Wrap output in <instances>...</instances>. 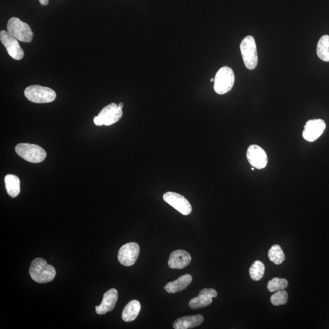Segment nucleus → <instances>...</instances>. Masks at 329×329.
I'll return each mask as SVG.
<instances>
[{"mask_svg": "<svg viewBox=\"0 0 329 329\" xmlns=\"http://www.w3.org/2000/svg\"><path fill=\"white\" fill-rule=\"evenodd\" d=\"M140 247L138 244L134 242L125 244L119 250L118 261L124 266L129 267L136 263L138 258Z\"/></svg>", "mask_w": 329, "mask_h": 329, "instance_id": "1a4fd4ad", "label": "nucleus"}, {"mask_svg": "<svg viewBox=\"0 0 329 329\" xmlns=\"http://www.w3.org/2000/svg\"><path fill=\"white\" fill-rule=\"evenodd\" d=\"M217 295L218 292L214 289H203L200 292L197 297L191 299L189 303V306L193 310L208 306L212 303V298Z\"/></svg>", "mask_w": 329, "mask_h": 329, "instance_id": "ddd939ff", "label": "nucleus"}, {"mask_svg": "<svg viewBox=\"0 0 329 329\" xmlns=\"http://www.w3.org/2000/svg\"><path fill=\"white\" fill-rule=\"evenodd\" d=\"M235 76L233 70L229 67H221L215 75L213 88L218 94H226L233 88Z\"/></svg>", "mask_w": 329, "mask_h": 329, "instance_id": "7ed1b4c3", "label": "nucleus"}, {"mask_svg": "<svg viewBox=\"0 0 329 329\" xmlns=\"http://www.w3.org/2000/svg\"><path fill=\"white\" fill-rule=\"evenodd\" d=\"M118 293L117 289L112 288L103 295L102 303L96 307V312L98 315H104L114 309L118 301Z\"/></svg>", "mask_w": 329, "mask_h": 329, "instance_id": "4468645a", "label": "nucleus"}, {"mask_svg": "<svg viewBox=\"0 0 329 329\" xmlns=\"http://www.w3.org/2000/svg\"><path fill=\"white\" fill-rule=\"evenodd\" d=\"M94 123L97 126H103L102 121V120H101V118L99 117L98 115L94 117Z\"/></svg>", "mask_w": 329, "mask_h": 329, "instance_id": "393cba45", "label": "nucleus"}, {"mask_svg": "<svg viewBox=\"0 0 329 329\" xmlns=\"http://www.w3.org/2000/svg\"><path fill=\"white\" fill-rule=\"evenodd\" d=\"M191 261V256L184 250H176L170 254L168 265L173 269H182Z\"/></svg>", "mask_w": 329, "mask_h": 329, "instance_id": "2eb2a0df", "label": "nucleus"}, {"mask_svg": "<svg viewBox=\"0 0 329 329\" xmlns=\"http://www.w3.org/2000/svg\"><path fill=\"white\" fill-rule=\"evenodd\" d=\"M326 129V124L321 119L308 121L304 126L303 138L308 142H312L318 139Z\"/></svg>", "mask_w": 329, "mask_h": 329, "instance_id": "9d476101", "label": "nucleus"}, {"mask_svg": "<svg viewBox=\"0 0 329 329\" xmlns=\"http://www.w3.org/2000/svg\"><path fill=\"white\" fill-rule=\"evenodd\" d=\"M203 321V316L201 315L182 317L174 322L173 328L175 329L193 328L202 324Z\"/></svg>", "mask_w": 329, "mask_h": 329, "instance_id": "f3484780", "label": "nucleus"}, {"mask_svg": "<svg viewBox=\"0 0 329 329\" xmlns=\"http://www.w3.org/2000/svg\"><path fill=\"white\" fill-rule=\"evenodd\" d=\"M166 202L172 206L174 209L184 215H190L192 212V207L187 199L182 195L174 192H167L163 195Z\"/></svg>", "mask_w": 329, "mask_h": 329, "instance_id": "6e6552de", "label": "nucleus"}, {"mask_svg": "<svg viewBox=\"0 0 329 329\" xmlns=\"http://www.w3.org/2000/svg\"><path fill=\"white\" fill-rule=\"evenodd\" d=\"M252 169V171H254V167H253L252 168V169Z\"/></svg>", "mask_w": 329, "mask_h": 329, "instance_id": "c85d7f7f", "label": "nucleus"}, {"mask_svg": "<svg viewBox=\"0 0 329 329\" xmlns=\"http://www.w3.org/2000/svg\"><path fill=\"white\" fill-rule=\"evenodd\" d=\"M210 82H214V78H211L210 79Z\"/></svg>", "mask_w": 329, "mask_h": 329, "instance_id": "cd10ccee", "label": "nucleus"}, {"mask_svg": "<svg viewBox=\"0 0 329 329\" xmlns=\"http://www.w3.org/2000/svg\"><path fill=\"white\" fill-rule=\"evenodd\" d=\"M140 309H141V305L139 301L137 300L130 301L124 307L122 313V319L127 322L134 321L138 316Z\"/></svg>", "mask_w": 329, "mask_h": 329, "instance_id": "a211bd4d", "label": "nucleus"}, {"mask_svg": "<svg viewBox=\"0 0 329 329\" xmlns=\"http://www.w3.org/2000/svg\"><path fill=\"white\" fill-rule=\"evenodd\" d=\"M288 285V282L287 280L274 277V278L270 280L268 282L267 289L270 292H273L280 290V289H284L287 288Z\"/></svg>", "mask_w": 329, "mask_h": 329, "instance_id": "5701e85b", "label": "nucleus"}, {"mask_svg": "<svg viewBox=\"0 0 329 329\" xmlns=\"http://www.w3.org/2000/svg\"><path fill=\"white\" fill-rule=\"evenodd\" d=\"M122 109L114 103L109 104L103 108L98 115L103 125L108 126L117 123L123 116Z\"/></svg>", "mask_w": 329, "mask_h": 329, "instance_id": "9b49d317", "label": "nucleus"}, {"mask_svg": "<svg viewBox=\"0 0 329 329\" xmlns=\"http://www.w3.org/2000/svg\"><path fill=\"white\" fill-rule=\"evenodd\" d=\"M192 280H193V277L190 274H185L173 282L167 283L164 286V289L168 293L175 294L187 288L191 283Z\"/></svg>", "mask_w": 329, "mask_h": 329, "instance_id": "dca6fc26", "label": "nucleus"}, {"mask_svg": "<svg viewBox=\"0 0 329 329\" xmlns=\"http://www.w3.org/2000/svg\"><path fill=\"white\" fill-rule=\"evenodd\" d=\"M118 106L119 108L123 109V106H124V104H123V103H119V105Z\"/></svg>", "mask_w": 329, "mask_h": 329, "instance_id": "bb28decb", "label": "nucleus"}, {"mask_svg": "<svg viewBox=\"0 0 329 329\" xmlns=\"http://www.w3.org/2000/svg\"><path fill=\"white\" fill-rule=\"evenodd\" d=\"M240 51L247 69L254 70L258 65V54L255 41L252 36H247L240 44Z\"/></svg>", "mask_w": 329, "mask_h": 329, "instance_id": "f03ea898", "label": "nucleus"}, {"mask_svg": "<svg viewBox=\"0 0 329 329\" xmlns=\"http://www.w3.org/2000/svg\"><path fill=\"white\" fill-rule=\"evenodd\" d=\"M271 303L274 306H279L280 305H285L287 303L288 293L284 289L277 291L275 293L271 295Z\"/></svg>", "mask_w": 329, "mask_h": 329, "instance_id": "b1692460", "label": "nucleus"}, {"mask_svg": "<svg viewBox=\"0 0 329 329\" xmlns=\"http://www.w3.org/2000/svg\"><path fill=\"white\" fill-rule=\"evenodd\" d=\"M317 54L324 62H329V36L324 35L320 38L317 45Z\"/></svg>", "mask_w": 329, "mask_h": 329, "instance_id": "aec40b11", "label": "nucleus"}, {"mask_svg": "<svg viewBox=\"0 0 329 329\" xmlns=\"http://www.w3.org/2000/svg\"><path fill=\"white\" fill-rule=\"evenodd\" d=\"M24 95L27 100L36 103H50L56 98V93L53 90L39 85L27 87L24 90Z\"/></svg>", "mask_w": 329, "mask_h": 329, "instance_id": "423d86ee", "label": "nucleus"}, {"mask_svg": "<svg viewBox=\"0 0 329 329\" xmlns=\"http://www.w3.org/2000/svg\"><path fill=\"white\" fill-rule=\"evenodd\" d=\"M15 151L24 160L32 163H41L47 157L44 149L30 143H20L15 147Z\"/></svg>", "mask_w": 329, "mask_h": 329, "instance_id": "20e7f679", "label": "nucleus"}, {"mask_svg": "<svg viewBox=\"0 0 329 329\" xmlns=\"http://www.w3.org/2000/svg\"><path fill=\"white\" fill-rule=\"evenodd\" d=\"M269 260L273 264L280 265L285 260V255L281 247L279 245H274L270 249L268 253Z\"/></svg>", "mask_w": 329, "mask_h": 329, "instance_id": "412c9836", "label": "nucleus"}, {"mask_svg": "<svg viewBox=\"0 0 329 329\" xmlns=\"http://www.w3.org/2000/svg\"><path fill=\"white\" fill-rule=\"evenodd\" d=\"M264 272L265 265L261 261H255L249 268L250 276L254 281H258L263 278Z\"/></svg>", "mask_w": 329, "mask_h": 329, "instance_id": "4be33fe9", "label": "nucleus"}, {"mask_svg": "<svg viewBox=\"0 0 329 329\" xmlns=\"http://www.w3.org/2000/svg\"><path fill=\"white\" fill-rule=\"evenodd\" d=\"M7 31L21 42H30L33 39V32L29 24L17 17H12L9 20Z\"/></svg>", "mask_w": 329, "mask_h": 329, "instance_id": "39448f33", "label": "nucleus"}, {"mask_svg": "<svg viewBox=\"0 0 329 329\" xmlns=\"http://www.w3.org/2000/svg\"><path fill=\"white\" fill-rule=\"evenodd\" d=\"M247 159L252 166L258 169H264L267 166L268 158L266 152L260 146L252 145L246 153Z\"/></svg>", "mask_w": 329, "mask_h": 329, "instance_id": "f8f14e48", "label": "nucleus"}, {"mask_svg": "<svg viewBox=\"0 0 329 329\" xmlns=\"http://www.w3.org/2000/svg\"><path fill=\"white\" fill-rule=\"evenodd\" d=\"M5 184L6 191L9 196L15 198L20 193V181L18 176L7 175L5 177Z\"/></svg>", "mask_w": 329, "mask_h": 329, "instance_id": "6ab92c4d", "label": "nucleus"}, {"mask_svg": "<svg viewBox=\"0 0 329 329\" xmlns=\"http://www.w3.org/2000/svg\"><path fill=\"white\" fill-rule=\"evenodd\" d=\"M29 273L31 278L39 283L51 282L56 275V271L53 266L49 265L44 259L37 258L30 265Z\"/></svg>", "mask_w": 329, "mask_h": 329, "instance_id": "f257e3e1", "label": "nucleus"}, {"mask_svg": "<svg viewBox=\"0 0 329 329\" xmlns=\"http://www.w3.org/2000/svg\"><path fill=\"white\" fill-rule=\"evenodd\" d=\"M39 1L41 5L44 6L47 5L49 3V0H39Z\"/></svg>", "mask_w": 329, "mask_h": 329, "instance_id": "a878e982", "label": "nucleus"}, {"mask_svg": "<svg viewBox=\"0 0 329 329\" xmlns=\"http://www.w3.org/2000/svg\"><path fill=\"white\" fill-rule=\"evenodd\" d=\"M0 40L6 49L8 53L12 59L20 60L24 57V51L18 42V40L9 35L8 31L2 30L0 32Z\"/></svg>", "mask_w": 329, "mask_h": 329, "instance_id": "0eeeda50", "label": "nucleus"}]
</instances>
